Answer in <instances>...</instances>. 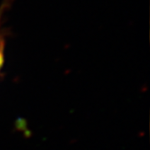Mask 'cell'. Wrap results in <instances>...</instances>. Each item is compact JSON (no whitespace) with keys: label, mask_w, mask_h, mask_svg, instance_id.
Listing matches in <instances>:
<instances>
[{"label":"cell","mask_w":150,"mask_h":150,"mask_svg":"<svg viewBox=\"0 0 150 150\" xmlns=\"http://www.w3.org/2000/svg\"><path fill=\"white\" fill-rule=\"evenodd\" d=\"M0 20H1V13H0ZM4 62V42L0 35V69H1Z\"/></svg>","instance_id":"6da1fadb"}]
</instances>
